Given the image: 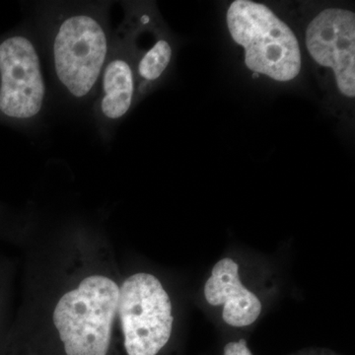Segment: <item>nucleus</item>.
<instances>
[{"label":"nucleus","instance_id":"nucleus-1","mask_svg":"<svg viewBox=\"0 0 355 355\" xmlns=\"http://www.w3.org/2000/svg\"><path fill=\"white\" fill-rule=\"evenodd\" d=\"M26 247L24 288L10 336L55 343L64 355H110L121 272L113 245L89 224L69 223Z\"/></svg>","mask_w":355,"mask_h":355},{"label":"nucleus","instance_id":"nucleus-2","mask_svg":"<svg viewBox=\"0 0 355 355\" xmlns=\"http://www.w3.org/2000/svg\"><path fill=\"white\" fill-rule=\"evenodd\" d=\"M108 2L55 4L44 13V34L51 73L62 94L93 101L114 32Z\"/></svg>","mask_w":355,"mask_h":355},{"label":"nucleus","instance_id":"nucleus-3","mask_svg":"<svg viewBox=\"0 0 355 355\" xmlns=\"http://www.w3.org/2000/svg\"><path fill=\"white\" fill-rule=\"evenodd\" d=\"M229 34L245 51L247 69L277 81L289 83L302 69V53L295 33L270 7L235 0L226 13Z\"/></svg>","mask_w":355,"mask_h":355},{"label":"nucleus","instance_id":"nucleus-4","mask_svg":"<svg viewBox=\"0 0 355 355\" xmlns=\"http://www.w3.org/2000/svg\"><path fill=\"white\" fill-rule=\"evenodd\" d=\"M174 323L172 299L160 279L147 272H121L112 347L120 343L125 355H158L171 340Z\"/></svg>","mask_w":355,"mask_h":355},{"label":"nucleus","instance_id":"nucleus-5","mask_svg":"<svg viewBox=\"0 0 355 355\" xmlns=\"http://www.w3.org/2000/svg\"><path fill=\"white\" fill-rule=\"evenodd\" d=\"M48 88L38 44L26 28L0 36V123L28 127L44 113Z\"/></svg>","mask_w":355,"mask_h":355},{"label":"nucleus","instance_id":"nucleus-6","mask_svg":"<svg viewBox=\"0 0 355 355\" xmlns=\"http://www.w3.org/2000/svg\"><path fill=\"white\" fill-rule=\"evenodd\" d=\"M308 53L318 67L330 69L343 97L355 98V13L329 7L319 11L305 30Z\"/></svg>","mask_w":355,"mask_h":355},{"label":"nucleus","instance_id":"nucleus-7","mask_svg":"<svg viewBox=\"0 0 355 355\" xmlns=\"http://www.w3.org/2000/svg\"><path fill=\"white\" fill-rule=\"evenodd\" d=\"M93 112L102 130L120 123L137 102L135 55L125 26L113 35V43L100 77Z\"/></svg>","mask_w":355,"mask_h":355},{"label":"nucleus","instance_id":"nucleus-8","mask_svg":"<svg viewBox=\"0 0 355 355\" xmlns=\"http://www.w3.org/2000/svg\"><path fill=\"white\" fill-rule=\"evenodd\" d=\"M205 297L210 305H223L224 322L235 328L250 326L261 315L260 299L243 286L239 266L229 258L219 261L212 268L211 277L205 284Z\"/></svg>","mask_w":355,"mask_h":355},{"label":"nucleus","instance_id":"nucleus-9","mask_svg":"<svg viewBox=\"0 0 355 355\" xmlns=\"http://www.w3.org/2000/svg\"><path fill=\"white\" fill-rule=\"evenodd\" d=\"M130 42H132L133 55H135L137 101H139L154 87L155 84L160 83L161 79L165 76L171 64L174 49L167 35L160 31L156 32L153 43L148 48H137L133 44L132 39Z\"/></svg>","mask_w":355,"mask_h":355},{"label":"nucleus","instance_id":"nucleus-10","mask_svg":"<svg viewBox=\"0 0 355 355\" xmlns=\"http://www.w3.org/2000/svg\"><path fill=\"white\" fill-rule=\"evenodd\" d=\"M14 268L0 259V335L11 333L16 313H13Z\"/></svg>","mask_w":355,"mask_h":355},{"label":"nucleus","instance_id":"nucleus-11","mask_svg":"<svg viewBox=\"0 0 355 355\" xmlns=\"http://www.w3.org/2000/svg\"><path fill=\"white\" fill-rule=\"evenodd\" d=\"M32 230L33 227L30 224L16 220L0 207V239L23 245L29 238Z\"/></svg>","mask_w":355,"mask_h":355},{"label":"nucleus","instance_id":"nucleus-12","mask_svg":"<svg viewBox=\"0 0 355 355\" xmlns=\"http://www.w3.org/2000/svg\"><path fill=\"white\" fill-rule=\"evenodd\" d=\"M224 355H253L248 347L245 340H239L238 342L229 343L224 347Z\"/></svg>","mask_w":355,"mask_h":355}]
</instances>
